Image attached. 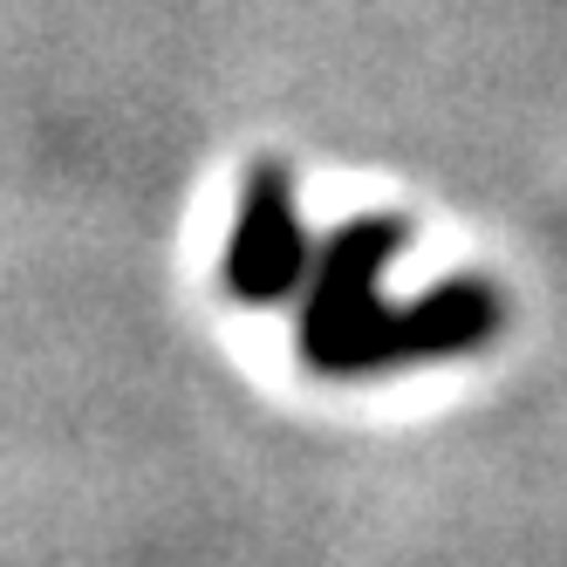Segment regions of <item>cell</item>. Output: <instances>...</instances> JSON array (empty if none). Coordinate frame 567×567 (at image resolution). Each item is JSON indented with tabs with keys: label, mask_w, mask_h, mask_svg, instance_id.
<instances>
[{
	"label": "cell",
	"mask_w": 567,
	"mask_h": 567,
	"mask_svg": "<svg viewBox=\"0 0 567 567\" xmlns=\"http://www.w3.org/2000/svg\"><path fill=\"white\" fill-rule=\"evenodd\" d=\"M390 254V226L362 219L355 233L336 239L329 254V280H321V301L308 321V349L329 362V370H355V362H390V355H417V349H452L465 336H478L493 321V301L478 288H452L431 308L390 315L377 301V267Z\"/></svg>",
	"instance_id": "1"
},
{
	"label": "cell",
	"mask_w": 567,
	"mask_h": 567,
	"mask_svg": "<svg viewBox=\"0 0 567 567\" xmlns=\"http://www.w3.org/2000/svg\"><path fill=\"white\" fill-rule=\"evenodd\" d=\"M301 267V226H295V198H288V172L260 165L247 185V206H239V233L226 254V280L247 301H267L295 280Z\"/></svg>",
	"instance_id": "2"
}]
</instances>
